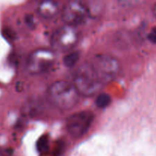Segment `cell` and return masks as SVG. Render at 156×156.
I'll return each mask as SVG.
<instances>
[{"instance_id":"3","label":"cell","mask_w":156,"mask_h":156,"mask_svg":"<svg viewBox=\"0 0 156 156\" xmlns=\"http://www.w3.org/2000/svg\"><path fill=\"white\" fill-rule=\"evenodd\" d=\"M91 68L103 85L112 82L117 77L120 69L119 61L108 54H98L90 62Z\"/></svg>"},{"instance_id":"7","label":"cell","mask_w":156,"mask_h":156,"mask_svg":"<svg viewBox=\"0 0 156 156\" xmlns=\"http://www.w3.org/2000/svg\"><path fill=\"white\" fill-rule=\"evenodd\" d=\"M94 117V114L88 111L74 113L66 120L67 131L74 138H81L90 129Z\"/></svg>"},{"instance_id":"2","label":"cell","mask_w":156,"mask_h":156,"mask_svg":"<svg viewBox=\"0 0 156 156\" xmlns=\"http://www.w3.org/2000/svg\"><path fill=\"white\" fill-rule=\"evenodd\" d=\"M73 84L79 94L85 96L94 95L103 86L93 71L90 62L82 64L78 68L73 76Z\"/></svg>"},{"instance_id":"1","label":"cell","mask_w":156,"mask_h":156,"mask_svg":"<svg viewBox=\"0 0 156 156\" xmlns=\"http://www.w3.org/2000/svg\"><path fill=\"white\" fill-rule=\"evenodd\" d=\"M48 99L56 108L69 111L76 106L80 94L73 82L58 80L53 82L47 90Z\"/></svg>"},{"instance_id":"4","label":"cell","mask_w":156,"mask_h":156,"mask_svg":"<svg viewBox=\"0 0 156 156\" xmlns=\"http://www.w3.org/2000/svg\"><path fill=\"white\" fill-rule=\"evenodd\" d=\"M79 32L76 27L65 24L53 31L50 43L54 50L61 52L69 51L78 44Z\"/></svg>"},{"instance_id":"5","label":"cell","mask_w":156,"mask_h":156,"mask_svg":"<svg viewBox=\"0 0 156 156\" xmlns=\"http://www.w3.org/2000/svg\"><path fill=\"white\" fill-rule=\"evenodd\" d=\"M55 62V54L47 48L36 49L29 55L27 60V69L31 74H42L48 71Z\"/></svg>"},{"instance_id":"11","label":"cell","mask_w":156,"mask_h":156,"mask_svg":"<svg viewBox=\"0 0 156 156\" xmlns=\"http://www.w3.org/2000/svg\"><path fill=\"white\" fill-rule=\"evenodd\" d=\"M37 150L39 151L40 152H41V153L47 152L49 148V143L48 140H47L46 136H43L38 140L37 143Z\"/></svg>"},{"instance_id":"6","label":"cell","mask_w":156,"mask_h":156,"mask_svg":"<svg viewBox=\"0 0 156 156\" xmlns=\"http://www.w3.org/2000/svg\"><path fill=\"white\" fill-rule=\"evenodd\" d=\"M90 13L88 6L79 1L69 2L61 10L62 21L66 24L74 27L85 23L90 16Z\"/></svg>"},{"instance_id":"14","label":"cell","mask_w":156,"mask_h":156,"mask_svg":"<svg viewBox=\"0 0 156 156\" xmlns=\"http://www.w3.org/2000/svg\"><path fill=\"white\" fill-rule=\"evenodd\" d=\"M152 14H153L154 17L156 18V3L154 5L153 8H152Z\"/></svg>"},{"instance_id":"9","label":"cell","mask_w":156,"mask_h":156,"mask_svg":"<svg viewBox=\"0 0 156 156\" xmlns=\"http://www.w3.org/2000/svg\"><path fill=\"white\" fill-rule=\"evenodd\" d=\"M111 101H112V99H111L110 94H108V93L102 92L99 94L96 98L95 105L98 108L104 109V108H106L107 107L111 105Z\"/></svg>"},{"instance_id":"10","label":"cell","mask_w":156,"mask_h":156,"mask_svg":"<svg viewBox=\"0 0 156 156\" xmlns=\"http://www.w3.org/2000/svg\"><path fill=\"white\" fill-rule=\"evenodd\" d=\"M79 53L77 51H73L66 55L63 58V64L66 67L73 68L77 64L79 60Z\"/></svg>"},{"instance_id":"12","label":"cell","mask_w":156,"mask_h":156,"mask_svg":"<svg viewBox=\"0 0 156 156\" xmlns=\"http://www.w3.org/2000/svg\"><path fill=\"white\" fill-rule=\"evenodd\" d=\"M147 38L151 43L156 44V27H152L149 33L148 34Z\"/></svg>"},{"instance_id":"13","label":"cell","mask_w":156,"mask_h":156,"mask_svg":"<svg viewBox=\"0 0 156 156\" xmlns=\"http://www.w3.org/2000/svg\"><path fill=\"white\" fill-rule=\"evenodd\" d=\"M25 21L26 24L29 26V27H31V26L34 25V18L31 15H28L25 17Z\"/></svg>"},{"instance_id":"8","label":"cell","mask_w":156,"mask_h":156,"mask_svg":"<svg viewBox=\"0 0 156 156\" xmlns=\"http://www.w3.org/2000/svg\"><path fill=\"white\" fill-rule=\"evenodd\" d=\"M60 12L59 3L55 1L41 2L37 7V12L40 16L45 19H52L58 15Z\"/></svg>"}]
</instances>
